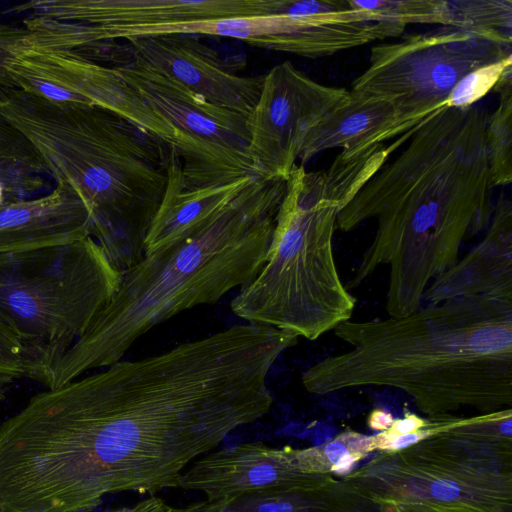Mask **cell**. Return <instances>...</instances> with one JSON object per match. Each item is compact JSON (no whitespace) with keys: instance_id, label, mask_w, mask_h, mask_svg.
<instances>
[{"instance_id":"cell-16","label":"cell","mask_w":512,"mask_h":512,"mask_svg":"<svg viewBox=\"0 0 512 512\" xmlns=\"http://www.w3.org/2000/svg\"><path fill=\"white\" fill-rule=\"evenodd\" d=\"M91 215L76 189L57 180L49 193L0 206V255L70 243L91 236Z\"/></svg>"},{"instance_id":"cell-13","label":"cell","mask_w":512,"mask_h":512,"mask_svg":"<svg viewBox=\"0 0 512 512\" xmlns=\"http://www.w3.org/2000/svg\"><path fill=\"white\" fill-rule=\"evenodd\" d=\"M133 59L174 79L208 102L246 117L259 99L263 78L230 72L220 55L192 34L126 39Z\"/></svg>"},{"instance_id":"cell-30","label":"cell","mask_w":512,"mask_h":512,"mask_svg":"<svg viewBox=\"0 0 512 512\" xmlns=\"http://www.w3.org/2000/svg\"><path fill=\"white\" fill-rule=\"evenodd\" d=\"M382 512H479L472 510H450V509H442L421 505H408L402 507L395 508H384L381 509Z\"/></svg>"},{"instance_id":"cell-10","label":"cell","mask_w":512,"mask_h":512,"mask_svg":"<svg viewBox=\"0 0 512 512\" xmlns=\"http://www.w3.org/2000/svg\"><path fill=\"white\" fill-rule=\"evenodd\" d=\"M116 68L173 132L171 149L190 188L259 176L248 153L246 116L216 106L142 61Z\"/></svg>"},{"instance_id":"cell-22","label":"cell","mask_w":512,"mask_h":512,"mask_svg":"<svg viewBox=\"0 0 512 512\" xmlns=\"http://www.w3.org/2000/svg\"><path fill=\"white\" fill-rule=\"evenodd\" d=\"M372 452L371 436L347 429L320 446L298 449V457L309 474L344 477Z\"/></svg>"},{"instance_id":"cell-18","label":"cell","mask_w":512,"mask_h":512,"mask_svg":"<svg viewBox=\"0 0 512 512\" xmlns=\"http://www.w3.org/2000/svg\"><path fill=\"white\" fill-rule=\"evenodd\" d=\"M184 512H381L343 478L332 477L318 485L273 489L219 501H200Z\"/></svg>"},{"instance_id":"cell-6","label":"cell","mask_w":512,"mask_h":512,"mask_svg":"<svg viewBox=\"0 0 512 512\" xmlns=\"http://www.w3.org/2000/svg\"><path fill=\"white\" fill-rule=\"evenodd\" d=\"M339 211L325 194L322 170L297 164L286 180L265 263L238 290L233 313L308 340L350 320L356 298L340 278L333 251Z\"/></svg>"},{"instance_id":"cell-29","label":"cell","mask_w":512,"mask_h":512,"mask_svg":"<svg viewBox=\"0 0 512 512\" xmlns=\"http://www.w3.org/2000/svg\"><path fill=\"white\" fill-rule=\"evenodd\" d=\"M394 420L395 419L390 412L381 408H376L370 412L367 424L371 430L383 432L389 429Z\"/></svg>"},{"instance_id":"cell-1","label":"cell","mask_w":512,"mask_h":512,"mask_svg":"<svg viewBox=\"0 0 512 512\" xmlns=\"http://www.w3.org/2000/svg\"><path fill=\"white\" fill-rule=\"evenodd\" d=\"M276 359L257 325L236 324L37 393L38 463L75 512L179 488L191 463L270 411Z\"/></svg>"},{"instance_id":"cell-20","label":"cell","mask_w":512,"mask_h":512,"mask_svg":"<svg viewBox=\"0 0 512 512\" xmlns=\"http://www.w3.org/2000/svg\"><path fill=\"white\" fill-rule=\"evenodd\" d=\"M192 34L227 37L249 45L286 53L287 23L283 15H258L167 25L144 31L139 36Z\"/></svg>"},{"instance_id":"cell-12","label":"cell","mask_w":512,"mask_h":512,"mask_svg":"<svg viewBox=\"0 0 512 512\" xmlns=\"http://www.w3.org/2000/svg\"><path fill=\"white\" fill-rule=\"evenodd\" d=\"M349 96L347 89L320 84L289 61L271 68L247 118L248 153L257 174L287 180L311 131Z\"/></svg>"},{"instance_id":"cell-11","label":"cell","mask_w":512,"mask_h":512,"mask_svg":"<svg viewBox=\"0 0 512 512\" xmlns=\"http://www.w3.org/2000/svg\"><path fill=\"white\" fill-rule=\"evenodd\" d=\"M5 70L15 88L60 107L110 111L161 139L170 148L173 146L170 126L146 105L114 67L74 51L44 48L26 40L12 50Z\"/></svg>"},{"instance_id":"cell-25","label":"cell","mask_w":512,"mask_h":512,"mask_svg":"<svg viewBox=\"0 0 512 512\" xmlns=\"http://www.w3.org/2000/svg\"><path fill=\"white\" fill-rule=\"evenodd\" d=\"M0 376L26 377L24 349L17 336L0 321Z\"/></svg>"},{"instance_id":"cell-17","label":"cell","mask_w":512,"mask_h":512,"mask_svg":"<svg viewBox=\"0 0 512 512\" xmlns=\"http://www.w3.org/2000/svg\"><path fill=\"white\" fill-rule=\"evenodd\" d=\"M257 176H247L224 185L190 188L181 162L171 149L167 184L160 207L145 240V252L162 246L206 220L237 197Z\"/></svg>"},{"instance_id":"cell-26","label":"cell","mask_w":512,"mask_h":512,"mask_svg":"<svg viewBox=\"0 0 512 512\" xmlns=\"http://www.w3.org/2000/svg\"><path fill=\"white\" fill-rule=\"evenodd\" d=\"M30 37L24 26L0 23V88H15L9 78L5 64L12 50Z\"/></svg>"},{"instance_id":"cell-7","label":"cell","mask_w":512,"mask_h":512,"mask_svg":"<svg viewBox=\"0 0 512 512\" xmlns=\"http://www.w3.org/2000/svg\"><path fill=\"white\" fill-rule=\"evenodd\" d=\"M120 279L92 236L0 255V321L23 346L26 377L46 384L55 363L108 305Z\"/></svg>"},{"instance_id":"cell-8","label":"cell","mask_w":512,"mask_h":512,"mask_svg":"<svg viewBox=\"0 0 512 512\" xmlns=\"http://www.w3.org/2000/svg\"><path fill=\"white\" fill-rule=\"evenodd\" d=\"M379 507L421 505L512 512L511 464L442 431L399 451H378L342 477Z\"/></svg>"},{"instance_id":"cell-9","label":"cell","mask_w":512,"mask_h":512,"mask_svg":"<svg viewBox=\"0 0 512 512\" xmlns=\"http://www.w3.org/2000/svg\"><path fill=\"white\" fill-rule=\"evenodd\" d=\"M510 32L439 27L373 46L369 66L353 92L387 101L397 116V135L445 108L454 86L468 73L506 59Z\"/></svg>"},{"instance_id":"cell-2","label":"cell","mask_w":512,"mask_h":512,"mask_svg":"<svg viewBox=\"0 0 512 512\" xmlns=\"http://www.w3.org/2000/svg\"><path fill=\"white\" fill-rule=\"evenodd\" d=\"M488 117L474 105L431 115L408 147L339 211L335 228L342 232L378 221L348 291L388 265L386 312L406 316L421 306L430 282L459 259L462 243L488 228Z\"/></svg>"},{"instance_id":"cell-27","label":"cell","mask_w":512,"mask_h":512,"mask_svg":"<svg viewBox=\"0 0 512 512\" xmlns=\"http://www.w3.org/2000/svg\"><path fill=\"white\" fill-rule=\"evenodd\" d=\"M427 422L428 419L406 412L403 418L395 419L389 429L383 432L388 436L408 434L423 428Z\"/></svg>"},{"instance_id":"cell-14","label":"cell","mask_w":512,"mask_h":512,"mask_svg":"<svg viewBox=\"0 0 512 512\" xmlns=\"http://www.w3.org/2000/svg\"><path fill=\"white\" fill-rule=\"evenodd\" d=\"M328 474H309L298 449L245 443L201 456L181 476L179 488L198 491L213 502L256 491L310 487L328 481Z\"/></svg>"},{"instance_id":"cell-19","label":"cell","mask_w":512,"mask_h":512,"mask_svg":"<svg viewBox=\"0 0 512 512\" xmlns=\"http://www.w3.org/2000/svg\"><path fill=\"white\" fill-rule=\"evenodd\" d=\"M397 116L385 100L350 91L341 106L327 115L309 134L300 165L332 148L353 150L397 136Z\"/></svg>"},{"instance_id":"cell-28","label":"cell","mask_w":512,"mask_h":512,"mask_svg":"<svg viewBox=\"0 0 512 512\" xmlns=\"http://www.w3.org/2000/svg\"><path fill=\"white\" fill-rule=\"evenodd\" d=\"M112 512H184V508L173 507L161 498L151 496L130 507L121 508Z\"/></svg>"},{"instance_id":"cell-15","label":"cell","mask_w":512,"mask_h":512,"mask_svg":"<svg viewBox=\"0 0 512 512\" xmlns=\"http://www.w3.org/2000/svg\"><path fill=\"white\" fill-rule=\"evenodd\" d=\"M460 297L512 300V202L504 195L480 242L430 282L421 305Z\"/></svg>"},{"instance_id":"cell-3","label":"cell","mask_w":512,"mask_h":512,"mask_svg":"<svg viewBox=\"0 0 512 512\" xmlns=\"http://www.w3.org/2000/svg\"><path fill=\"white\" fill-rule=\"evenodd\" d=\"M333 331L350 349L303 373L312 394L393 387L429 416L511 408V299L453 298L403 317L348 320Z\"/></svg>"},{"instance_id":"cell-5","label":"cell","mask_w":512,"mask_h":512,"mask_svg":"<svg viewBox=\"0 0 512 512\" xmlns=\"http://www.w3.org/2000/svg\"><path fill=\"white\" fill-rule=\"evenodd\" d=\"M0 120L66 180L88 208L91 236L120 272L145 253L167 184L171 148L107 110L60 107L18 88H0Z\"/></svg>"},{"instance_id":"cell-4","label":"cell","mask_w":512,"mask_h":512,"mask_svg":"<svg viewBox=\"0 0 512 512\" xmlns=\"http://www.w3.org/2000/svg\"><path fill=\"white\" fill-rule=\"evenodd\" d=\"M286 180L257 176L231 202L121 273L114 296L55 363L57 388L123 358L155 326L248 284L261 270Z\"/></svg>"},{"instance_id":"cell-24","label":"cell","mask_w":512,"mask_h":512,"mask_svg":"<svg viewBox=\"0 0 512 512\" xmlns=\"http://www.w3.org/2000/svg\"><path fill=\"white\" fill-rule=\"evenodd\" d=\"M512 66V56L480 67L464 76L450 92L447 108H467L494 89L503 72Z\"/></svg>"},{"instance_id":"cell-31","label":"cell","mask_w":512,"mask_h":512,"mask_svg":"<svg viewBox=\"0 0 512 512\" xmlns=\"http://www.w3.org/2000/svg\"><path fill=\"white\" fill-rule=\"evenodd\" d=\"M6 202V192L4 185L0 182V206Z\"/></svg>"},{"instance_id":"cell-23","label":"cell","mask_w":512,"mask_h":512,"mask_svg":"<svg viewBox=\"0 0 512 512\" xmlns=\"http://www.w3.org/2000/svg\"><path fill=\"white\" fill-rule=\"evenodd\" d=\"M477 32H510L511 0H442L440 24Z\"/></svg>"},{"instance_id":"cell-21","label":"cell","mask_w":512,"mask_h":512,"mask_svg":"<svg viewBox=\"0 0 512 512\" xmlns=\"http://www.w3.org/2000/svg\"><path fill=\"white\" fill-rule=\"evenodd\" d=\"M493 91L499 94V104L488 117L486 144L491 183L499 186L512 182V66L503 72Z\"/></svg>"}]
</instances>
